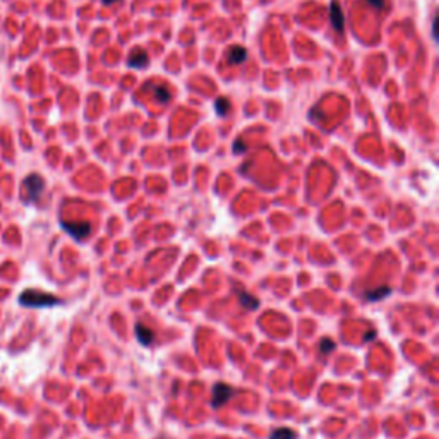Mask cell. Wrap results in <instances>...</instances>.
<instances>
[{
  "instance_id": "1",
  "label": "cell",
  "mask_w": 439,
  "mask_h": 439,
  "mask_svg": "<svg viewBox=\"0 0 439 439\" xmlns=\"http://www.w3.org/2000/svg\"><path fill=\"white\" fill-rule=\"evenodd\" d=\"M59 297H55L54 293H47V292H40V290H24V292L19 295V304L24 305V307H52V305L60 304Z\"/></svg>"
},
{
  "instance_id": "2",
  "label": "cell",
  "mask_w": 439,
  "mask_h": 439,
  "mask_svg": "<svg viewBox=\"0 0 439 439\" xmlns=\"http://www.w3.org/2000/svg\"><path fill=\"white\" fill-rule=\"evenodd\" d=\"M23 189H24V197H26L28 203H35V201L40 199L43 191H45V180H43L42 175L31 174L24 179Z\"/></svg>"
},
{
  "instance_id": "3",
  "label": "cell",
  "mask_w": 439,
  "mask_h": 439,
  "mask_svg": "<svg viewBox=\"0 0 439 439\" xmlns=\"http://www.w3.org/2000/svg\"><path fill=\"white\" fill-rule=\"evenodd\" d=\"M60 227L76 240H84L91 233V225L88 221H60Z\"/></svg>"
},
{
  "instance_id": "4",
  "label": "cell",
  "mask_w": 439,
  "mask_h": 439,
  "mask_svg": "<svg viewBox=\"0 0 439 439\" xmlns=\"http://www.w3.org/2000/svg\"><path fill=\"white\" fill-rule=\"evenodd\" d=\"M232 396H233V388L230 384H227V382H216V384L213 386V400H211L213 408H218V406L225 405Z\"/></svg>"
},
{
  "instance_id": "5",
  "label": "cell",
  "mask_w": 439,
  "mask_h": 439,
  "mask_svg": "<svg viewBox=\"0 0 439 439\" xmlns=\"http://www.w3.org/2000/svg\"><path fill=\"white\" fill-rule=\"evenodd\" d=\"M329 19H331V24L335 28V31L338 33H343V28H345V16L341 12V7L336 0H333L329 4Z\"/></svg>"
},
{
  "instance_id": "6",
  "label": "cell",
  "mask_w": 439,
  "mask_h": 439,
  "mask_svg": "<svg viewBox=\"0 0 439 439\" xmlns=\"http://www.w3.org/2000/svg\"><path fill=\"white\" fill-rule=\"evenodd\" d=\"M127 64L131 67H134V69H144V67L150 64V57H148V54L143 50V48H138V50H134L131 55H129Z\"/></svg>"
},
{
  "instance_id": "7",
  "label": "cell",
  "mask_w": 439,
  "mask_h": 439,
  "mask_svg": "<svg viewBox=\"0 0 439 439\" xmlns=\"http://www.w3.org/2000/svg\"><path fill=\"white\" fill-rule=\"evenodd\" d=\"M247 60V50L240 45H235L228 50V62L233 64V66H239Z\"/></svg>"
},
{
  "instance_id": "8",
  "label": "cell",
  "mask_w": 439,
  "mask_h": 439,
  "mask_svg": "<svg viewBox=\"0 0 439 439\" xmlns=\"http://www.w3.org/2000/svg\"><path fill=\"white\" fill-rule=\"evenodd\" d=\"M150 90L153 93V96H155L160 103H167L168 100H170V91H168V88L165 86V84L153 83V84H150Z\"/></svg>"
},
{
  "instance_id": "9",
  "label": "cell",
  "mask_w": 439,
  "mask_h": 439,
  "mask_svg": "<svg viewBox=\"0 0 439 439\" xmlns=\"http://www.w3.org/2000/svg\"><path fill=\"white\" fill-rule=\"evenodd\" d=\"M136 336H138L141 345H150L155 340V333L144 324H136Z\"/></svg>"
},
{
  "instance_id": "10",
  "label": "cell",
  "mask_w": 439,
  "mask_h": 439,
  "mask_svg": "<svg viewBox=\"0 0 439 439\" xmlns=\"http://www.w3.org/2000/svg\"><path fill=\"white\" fill-rule=\"evenodd\" d=\"M239 300L245 309H249V311H256V309L259 307V300H257L256 297L249 295L247 292H242V290H239Z\"/></svg>"
},
{
  "instance_id": "11",
  "label": "cell",
  "mask_w": 439,
  "mask_h": 439,
  "mask_svg": "<svg viewBox=\"0 0 439 439\" xmlns=\"http://www.w3.org/2000/svg\"><path fill=\"white\" fill-rule=\"evenodd\" d=\"M389 293H391V287H379L376 290H369V292H365V299L376 302V300L384 299V297L389 295Z\"/></svg>"
},
{
  "instance_id": "12",
  "label": "cell",
  "mask_w": 439,
  "mask_h": 439,
  "mask_svg": "<svg viewBox=\"0 0 439 439\" xmlns=\"http://www.w3.org/2000/svg\"><path fill=\"white\" fill-rule=\"evenodd\" d=\"M269 439H297L295 432L288 427H278L275 432L269 436Z\"/></svg>"
},
{
  "instance_id": "13",
  "label": "cell",
  "mask_w": 439,
  "mask_h": 439,
  "mask_svg": "<svg viewBox=\"0 0 439 439\" xmlns=\"http://www.w3.org/2000/svg\"><path fill=\"white\" fill-rule=\"evenodd\" d=\"M215 108H216V114H218L220 117H227L228 115V110H230V102H228L227 98H220L215 102Z\"/></svg>"
},
{
  "instance_id": "14",
  "label": "cell",
  "mask_w": 439,
  "mask_h": 439,
  "mask_svg": "<svg viewBox=\"0 0 439 439\" xmlns=\"http://www.w3.org/2000/svg\"><path fill=\"white\" fill-rule=\"evenodd\" d=\"M319 348H321V352H323V353L333 352V348H335V341H333V340H323V341H321V345H319Z\"/></svg>"
},
{
  "instance_id": "15",
  "label": "cell",
  "mask_w": 439,
  "mask_h": 439,
  "mask_svg": "<svg viewBox=\"0 0 439 439\" xmlns=\"http://www.w3.org/2000/svg\"><path fill=\"white\" fill-rule=\"evenodd\" d=\"M245 150H247V148H245V144L242 143V139H237L235 144H233V151H235V153H244Z\"/></svg>"
},
{
  "instance_id": "16",
  "label": "cell",
  "mask_w": 439,
  "mask_h": 439,
  "mask_svg": "<svg viewBox=\"0 0 439 439\" xmlns=\"http://www.w3.org/2000/svg\"><path fill=\"white\" fill-rule=\"evenodd\" d=\"M365 2H367L369 6L376 7V9H382V7H384V0H365Z\"/></svg>"
},
{
  "instance_id": "17",
  "label": "cell",
  "mask_w": 439,
  "mask_h": 439,
  "mask_svg": "<svg viewBox=\"0 0 439 439\" xmlns=\"http://www.w3.org/2000/svg\"><path fill=\"white\" fill-rule=\"evenodd\" d=\"M374 336H376V331H369V333H365V336H364V341L374 340Z\"/></svg>"
},
{
  "instance_id": "18",
  "label": "cell",
  "mask_w": 439,
  "mask_h": 439,
  "mask_svg": "<svg viewBox=\"0 0 439 439\" xmlns=\"http://www.w3.org/2000/svg\"><path fill=\"white\" fill-rule=\"evenodd\" d=\"M117 2V0H103V4H114Z\"/></svg>"
}]
</instances>
